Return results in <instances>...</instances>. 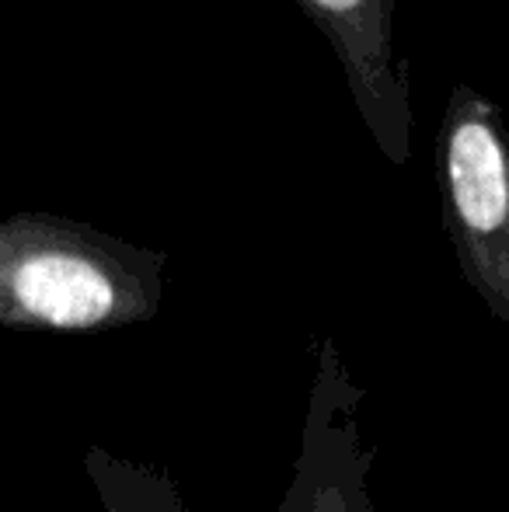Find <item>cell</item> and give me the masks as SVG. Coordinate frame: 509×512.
Wrapping results in <instances>:
<instances>
[{
  "label": "cell",
  "mask_w": 509,
  "mask_h": 512,
  "mask_svg": "<svg viewBox=\"0 0 509 512\" xmlns=\"http://www.w3.org/2000/svg\"><path fill=\"white\" fill-rule=\"evenodd\" d=\"M168 255L81 220H0V328L91 335L147 324L164 300Z\"/></svg>",
  "instance_id": "obj_1"
},
{
  "label": "cell",
  "mask_w": 509,
  "mask_h": 512,
  "mask_svg": "<svg viewBox=\"0 0 509 512\" xmlns=\"http://www.w3.org/2000/svg\"><path fill=\"white\" fill-rule=\"evenodd\" d=\"M443 227L461 279L509 328V133L499 108L454 84L436 136Z\"/></svg>",
  "instance_id": "obj_2"
},
{
  "label": "cell",
  "mask_w": 509,
  "mask_h": 512,
  "mask_svg": "<svg viewBox=\"0 0 509 512\" xmlns=\"http://www.w3.org/2000/svg\"><path fill=\"white\" fill-rule=\"evenodd\" d=\"M363 401L367 387L335 338H314L300 446L276 512H377V450L363 436Z\"/></svg>",
  "instance_id": "obj_3"
},
{
  "label": "cell",
  "mask_w": 509,
  "mask_h": 512,
  "mask_svg": "<svg viewBox=\"0 0 509 512\" xmlns=\"http://www.w3.org/2000/svg\"><path fill=\"white\" fill-rule=\"evenodd\" d=\"M325 35L346 74L349 95L387 164L412 161L408 60L398 53V0H293Z\"/></svg>",
  "instance_id": "obj_4"
},
{
  "label": "cell",
  "mask_w": 509,
  "mask_h": 512,
  "mask_svg": "<svg viewBox=\"0 0 509 512\" xmlns=\"http://www.w3.org/2000/svg\"><path fill=\"white\" fill-rule=\"evenodd\" d=\"M84 474L105 512H189L178 481L157 464L91 443L84 450Z\"/></svg>",
  "instance_id": "obj_5"
}]
</instances>
